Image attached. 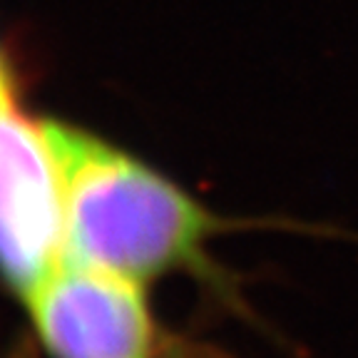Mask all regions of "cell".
Listing matches in <instances>:
<instances>
[{"mask_svg": "<svg viewBox=\"0 0 358 358\" xmlns=\"http://www.w3.org/2000/svg\"><path fill=\"white\" fill-rule=\"evenodd\" d=\"M65 201V257L134 281L194 266L217 219L187 192L105 142L43 122Z\"/></svg>", "mask_w": 358, "mask_h": 358, "instance_id": "cell-1", "label": "cell"}, {"mask_svg": "<svg viewBox=\"0 0 358 358\" xmlns=\"http://www.w3.org/2000/svg\"><path fill=\"white\" fill-rule=\"evenodd\" d=\"M65 259V201L45 124L0 83V274L22 299Z\"/></svg>", "mask_w": 358, "mask_h": 358, "instance_id": "cell-2", "label": "cell"}, {"mask_svg": "<svg viewBox=\"0 0 358 358\" xmlns=\"http://www.w3.org/2000/svg\"><path fill=\"white\" fill-rule=\"evenodd\" d=\"M55 358H152L155 326L140 281L62 259L25 296Z\"/></svg>", "mask_w": 358, "mask_h": 358, "instance_id": "cell-3", "label": "cell"}, {"mask_svg": "<svg viewBox=\"0 0 358 358\" xmlns=\"http://www.w3.org/2000/svg\"><path fill=\"white\" fill-rule=\"evenodd\" d=\"M8 75H6V67H3V62H0V80H6Z\"/></svg>", "mask_w": 358, "mask_h": 358, "instance_id": "cell-4", "label": "cell"}]
</instances>
